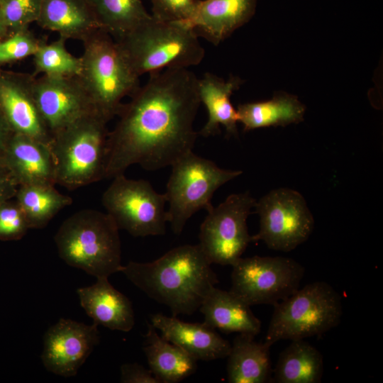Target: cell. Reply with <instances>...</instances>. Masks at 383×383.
Instances as JSON below:
<instances>
[{"mask_svg": "<svg viewBox=\"0 0 383 383\" xmlns=\"http://www.w3.org/2000/svg\"><path fill=\"white\" fill-rule=\"evenodd\" d=\"M255 203L249 192L233 194L207 211L199 244L211 264L232 266L241 257L252 242L247 218Z\"/></svg>", "mask_w": 383, "mask_h": 383, "instance_id": "cell-12", "label": "cell"}, {"mask_svg": "<svg viewBox=\"0 0 383 383\" xmlns=\"http://www.w3.org/2000/svg\"><path fill=\"white\" fill-rule=\"evenodd\" d=\"M79 75L96 111L109 121L119 113L126 96L140 87L116 41L100 29L83 42Z\"/></svg>", "mask_w": 383, "mask_h": 383, "instance_id": "cell-6", "label": "cell"}, {"mask_svg": "<svg viewBox=\"0 0 383 383\" xmlns=\"http://www.w3.org/2000/svg\"><path fill=\"white\" fill-rule=\"evenodd\" d=\"M15 199L23 210L30 228L45 227L61 210L72 203L70 196L53 185L18 186Z\"/></svg>", "mask_w": 383, "mask_h": 383, "instance_id": "cell-27", "label": "cell"}, {"mask_svg": "<svg viewBox=\"0 0 383 383\" xmlns=\"http://www.w3.org/2000/svg\"><path fill=\"white\" fill-rule=\"evenodd\" d=\"M18 187L17 184L11 178L0 180V205L14 198Z\"/></svg>", "mask_w": 383, "mask_h": 383, "instance_id": "cell-35", "label": "cell"}, {"mask_svg": "<svg viewBox=\"0 0 383 383\" xmlns=\"http://www.w3.org/2000/svg\"><path fill=\"white\" fill-rule=\"evenodd\" d=\"M42 0H0V13L9 35L29 28L39 18Z\"/></svg>", "mask_w": 383, "mask_h": 383, "instance_id": "cell-30", "label": "cell"}, {"mask_svg": "<svg viewBox=\"0 0 383 383\" xmlns=\"http://www.w3.org/2000/svg\"><path fill=\"white\" fill-rule=\"evenodd\" d=\"M243 82L237 76H231L225 80L210 72L198 78L199 99L208 113V120L199 133L201 135L209 137L218 134L221 125L228 135H238V115L231 101V96Z\"/></svg>", "mask_w": 383, "mask_h": 383, "instance_id": "cell-20", "label": "cell"}, {"mask_svg": "<svg viewBox=\"0 0 383 383\" xmlns=\"http://www.w3.org/2000/svg\"><path fill=\"white\" fill-rule=\"evenodd\" d=\"M9 35L7 28L4 23L1 13H0V40Z\"/></svg>", "mask_w": 383, "mask_h": 383, "instance_id": "cell-38", "label": "cell"}, {"mask_svg": "<svg viewBox=\"0 0 383 383\" xmlns=\"http://www.w3.org/2000/svg\"><path fill=\"white\" fill-rule=\"evenodd\" d=\"M149 75L123 104L109 133L104 178L124 174L135 164L160 170L192 151L198 136L194 121L201 104L198 77L188 69Z\"/></svg>", "mask_w": 383, "mask_h": 383, "instance_id": "cell-1", "label": "cell"}, {"mask_svg": "<svg viewBox=\"0 0 383 383\" xmlns=\"http://www.w3.org/2000/svg\"><path fill=\"white\" fill-rule=\"evenodd\" d=\"M101 201L119 230L134 237L165 233L168 222L166 197L165 194L157 193L148 181L118 174L113 177Z\"/></svg>", "mask_w": 383, "mask_h": 383, "instance_id": "cell-9", "label": "cell"}, {"mask_svg": "<svg viewBox=\"0 0 383 383\" xmlns=\"http://www.w3.org/2000/svg\"><path fill=\"white\" fill-rule=\"evenodd\" d=\"M265 343L271 347L282 340H299L319 335L335 328L343 316L338 292L326 282L299 288L275 304Z\"/></svg>", "mask_w": 383, "mask_h": 383, "instance_id": "cell-7", "label": "cell"}, {"mask_svg": "<svg viewBox=\"0 0 383 383\" xmlns=\"http://www.w3.org/2000/svg\"><path fill=\"white\" fill-rule=\"evenodd\" d=\"M100 28L118 40L150 16L142 0H89Z\"/></svg>", "mask_w": 383, "mask_h": 383, "instance_id": "cell-28", "label": "cell"}, {"mask_svg": "<svg viewBox=\"0 0 383 383\" xmlns=\"http://www.w3.org/2000/svg\"><path fill=\"white\" fill-rule=\"evenodd\" d=\"M116 41L139 77L167 69H188L200 64L205 55L194 29L151 14Z\"/></svg>", "mask_w": 383, "mask_h": 383, "instance_id": "cell-3", "label": "cell"}, {"mask_svg": "<svg viewBox=\"0 0 383 383\" xmlns=\"http://www.w3.org/2000/svg\"><path fill=\"white\" fill-rule=\"evenodd\" d=\"M34 94L52 137L79 118L99 113L78 76L35 77Z\"/></svg>", "mask_w": 383, "mask_h": 383, "instance_id": "cell-14", "label": "cell"}, {"mask_svg": "<svg viewBox=\"0 0 383 383\" xmlns=\"http://www.w3.org/2000/svg\"><path fill=\"white\" fill-rule=\"evenodd\" d=\"M36 23L66 40L83 42L101 29L89 0H42Z\"/></svg>", "mask_w": 383, "mask_h": 383, "instance_id": "cell-21", "label": "cell"}, {"mask_svg": "<svg viewBox=\"0 0 383 383\" xmlns=\"http://www.w3.org/2000/svg\"><path fill=\"white\" fill-rule=\"evenodd\" d=\"M14 132L0 108V152H3Z\"/></svg>", "mask_w": 383, "mask_h": 383, "instance_id": "cell-36", "label": "cell"}, {"mask_svg": "<svg viewBox=\"0 0 383 383\" xmlns=\"http://www.w3.org/2000/svg\"><path fill=\"white\" fill-rule=\"evenodd\" d=\"M81 306L97 326L110 330L130 331L135 325L132 303L114 288L108 277L96 278L88 287L77 289Z\"/></svg>", "mask_w": 383, "mask_h": 383, "instance_id": "cell-19", "label": "cell"}, {"mask_svg": "<svg viewBox=\"0 0 383 383\" xmlns=\"http://www.w3.org/2000/svg\"><path fill=\"white\" fill-rule=\"evenodd\" d=\"M100 340L98 326L60 318L43 337L41 360L45 369L57 375L77 374Z\"/></svg>", "mask_w": 383, "mask_h": 383, "instance_id": "cell-13", "label": "cell"}, {"mask_svg": "<svg viewBox=\"0 0 383 383\" xmlns=\"http://www.w3.org/2000/svg\"><path fill=\"white\" fill-rule=\"evenodd\" d=\"M3 155L10 177L18 186L56 184L50 145L14 133Z\"/></svg>", "mask_w": 383, "mask_h": 383, "instance_id": "cell-16", "label": "cell"}, {"mask_svg": "<svg viewBox=\"0 0 383 383\" xmlns=\"http://www.w3.org/2000/svg\"><path fill=\"white\" fill-rule=\"evenodd\" d=\"M35 77L0 69V108L14 133L50 146L52 137L35 98Z\"/></svg>", "mask_w": 383, "mask_h": 383, "instance_id": "cell-15", "label": "cell"}, {"mask_svg": "<svg viewBox=\"0 0 383 383\" xmlns=\"http://www.w3.org/2000/svg\"><path fill=\"white\" fill-rule=\"evenodd\" d=\"M165 193L169 204L167 221L174 234H180L186 223L201 209L209 210L215 192L242 174L225 170L190 151L172 165Z\"/></svg>", "mask_w": 383, "mask_h": 383, "instance_id": "cell-8", "label": "cell"}, {"mask_svg": "<svg viewBox=\"0 0 383 383\" xmlns=\"http://www.w3.org/2000/svg\"><path fill=\"white\" fill-rule=\"evenodd\" d=\"M199 310L206 325L225 333H248L255 336L261 330V322L250 306L230 291L213 287Z\"/></svg>", "mask_w": 383, "mask_h": 383, "instance_id": "cell-22", "label": "cell"}, {"mask_svg": "<svg viewBox=\"0 0 383 383\" xmlns=\"http://www.w3.org/2000/svg\"><path fill=\"white\" fill-rule=\"evenodd\" d=\"M42 41L29 28L0 40V67L33 56Z\"/></svg>", "mask_w": 383, "mask_h": 383, "instance_id": "cell-31", "label": "cell"}, {"mask_svg": "<svg viewBox=\"0 0 383 383\" xmlns=\"http://www.w3.org/2000/svg\"><path fill=\"white\" fill-rule=\"evenodd\" d=\"M11 178L6 166L3 152H0V180Z\"/></svg>", "mask_w": 383, "mask_h": 383, "instance_id": "cell-37", "label": "cell"}, {"mask_svg": "<svg viewBox=\"0 0 383 383\" xmlns=\"http://www.w3.org/2000/svg\"><path fill=\"white\" fill-rule=\"evenodd\" d=\"M236 110L244 131H250L300 123L304 120L306 107L296 96L282 91L267 101L239 104Z\"/></svg>", "mask_w": 383, "mask_h": 383, "instance_id": "cell-25", "label": "cell"}, {"mask_svg": "<svg viewBox=\"0 0 383 383\" xmlns=\"http://www.w3.org/2000/svg\"><path fill=\"white\" fill-rule=\"evenodd\" d=\"M118 231L107 213L83 209L62 223L54 240L60 257L68 265L96 278L109 277L122 267Z\"/></svg>", "mask_w": 383, "mask_h": 383, "instance_id": "cell-4", "label": "cell"}, {"mask_svg": "<svg viewBox=\"0 0 383 383\" xmlns=\"http://www.w3.org/2000/svg\"><path fill=\"white\" fill-rule=\"evenodd\" d=\"M143 350L150 370L160 383H176L192 375L197 360L179 346L166 340L148 324Z\"/></svg>", "mask_w": 383, "mask_h": 383, "instance_id": "cell-24", "label": "cell"}, {"mask_svg": "<svg viewBox=\"0 0 383 383\" xmlns=\"http://www.w3.org/2000/svg\"><path fill=\"white\" fill-rule=\"evenodd\" d=\"M260 228L252 241H263L270 249L289 252L308 240L313 216L304 196L289 188L273 189L256 201Z\"/></svg>", "mask_w": 383, "mask_h": 383, "instance_id": "cell-11", "label": "cell"}, {"mask_svg": "<svg viewBox=\"0 0 383 383\" xmlns=\"http://www.w3.org/2000/svg\"><path fill=\"white\" fill-rule=\"evenodd\" d=\"M122 383H160L150 369L138 363H126L121 367Z\"/></svg>", "mask_w": 383, "mask_h": 383, "instance_id": "cell-34", "label": "cell"}, {"mask_svg": "<svg viewBox=\"0 0 383 383\" xmlns=\"http://www.w3.org/2000/svg\"><path fill=\"white\" fill-rule=\"evenodd\" d=\"M150 321L164 339L197 360L223 359L229 354L231 344L204 322H185L162 313L152 315Z\"/></svg>", "mask_w": 383, "mask_h": 383, "instance_id": "cell-17", "label": "cell"}, {"mask_svg": "<svg viewBox=\"0 0 383 383\" xmlns=\"http://www.w3.org/2000/svg\"><path fill=\"white\" fill-rule=\"evenodd\" d=\"M151 16L160 21L188 22L194 15L199 0H150Z\"/></svg>", "mask_w": 383, "mask_h": 383, "instance_id": "cell-33", "label": "cell"}, {"mask_svg": "<svg viewBox=\"0 0 383 383\" xmlns=\"http://www.w3.org/2000/svg\"><path fill=\"white\" fill-rule=\"evenodd\" d=\"M108 122L94 112L53 135L50 150L56 184L73 190L104 178Z\"/></svg>", "mask_w": 383, "mask_h": 383, "instance_id": "cell-5", "label": "cell"}, {"mask_svg": "<svg viewBox=\"0 0 383 383\" xmlns=\"http://www.w3.org/2000/svg\"><path fill=\"white\" fill-rule=\"evenodd\" d=\"M257 0H199L185 24L214 45L228 38L255 15Z\"/></svg>", "mask_w": 383, "mask_h": 383, "instance_id": "cell-18", "label": "cell"}, {"mask_svg": "<svg viewBox=\"0 0 383 383\" xmlns=\"http://www.w3.org/2000/svg\"><path fill=\"white\" fill-rule=\"evenodd\" d=\"M280 353L272 380L277 383H319L324 362L322 354L304 339L291 340Z\"/></svg>", "mask_w": 383, "mask_h": 383, "instance_id": "cell-26", "label": "cell"}, {"mask_svg": "<svg viewBox=\"0 0 383 383\" xmlns=\"http://www.w3.org/2000/svg\"><path fill=\"white\" fill-rule=\"evenodd\" d=\"M270 346L257 342L255 335L238 333L227 356L230 383H265L272 379Z\"/></svg>", "mask_w": 383, "mask_h": 383, "instance_id": "cell-23", "label": "cell"}, {"mask_svg": "<svg viewBox=\"0 0 383 383\" xmlns=\"http://www.w3.org/2000/svg\"><path fill=\"white\" fill-rule=\"evenodd\" d=\"M199 244L171 249L148 262L131 261L120 272L173 316L194 313L218 278Z\"/></svg>", "mask_w": 383, "mask_h": 383, "instance_id": "cell-2", "label": "cell"}, {"mask_svg": "<svg viewBox=\"0 0 383 383\" xmlns=\"http://www.w3.org/2000/svg\"><path fill=\"white\" fill-rule=\"evenodd\" d=\"M11 199L0 205V240L4 241L20 240L30 229L23 210Z\"/></svg>", "mask_w": 383, "mask_h": 383, "instance_id": "cell-32", "label": "cell"}, {"mask_svg": "<svg viewBox=\"0 0 383 383\" xmlns=\"http://www.w3.org/2000/svg\"><path fill=\"white\" fill-rule=\"evenodd\" d=\"M230 292L250 306H274L296 292L304 267L286 257H240L232 266Z\"/></svg>", "mask_w": 383, "mask_h": 383, "instance_id": "cell-10", "label": "cell"}, {"mask_svg": "<svg viewBox=\"0 0 383 383\" xmlns=\"http://www.w3.org/2000/svg\"><path fill=\"white\" fill-rule=\"evenodd\" d=\"M66 40L59 37L50 43L45 41L38 46L33 55L34 73L56 77L79 76L82 70V60L67 49Z\"/></svg>", "mask_w": 383, "mask_h": 383, "instance_id": "cell-29", "label": "cell"}]
</instances>
